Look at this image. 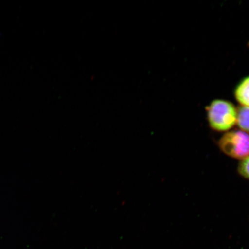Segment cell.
Masks as SVG:
<instances>
[{"label": "cell", "mask_w": 249, "mask_h": 249, "mask_svg": "<svg viewBox=\"0 0 249 249\" xmlns=\"http://www.w3.org/2000/svg\"><path fill=\"white\" fill-rule=\"evenodd\" d=\"M239 171L242 176L249 179V156L242 160L239 165Z\"/></svg>", "instance_id": "cell-5"}, {"label": "cell", "mask_w": 249, "mask_h": 249, "mask_svg": "<svg viewBox=\"0 0 249 249\" xmlns=\"http://www.w3.org/2000/svg\"><path fill=\"white\" fill-rule=\"evenodd\" d=\"M235 97L241 106L249 107V76L244 78L236 86Z\"/></svg>", "instance_id": "cell-3"}, {"label": "cell", "mask_w": 249, "mask_h": 249, "mask_svg": "<svg viewBox=\"0 0 249 249\" xmlns=\"http://www.w3.org/2000/svg\"><path fill=\"white\" fill-rule=\"evenodd\" d=\"M207 112L210 125L217 131H226L236 123V108L229 101L216 99L208 106Z\"/></svg>", "instance_id": "cell-1"}, {"label": "cell", "mask_w": 249, "mask_h": 249, "mask_svg": "<svg viewBox=\"0 0 249 249\" xmlns=\"http://www.w3.org/2000/svg\"><path fill=\"white\" fill-rule=\"evenodd\" d=\"M236 124L241 129L249 132V107L241 106L236 109Z\"/></svg>", "instance_id": "cell-4"}, {"label": "cell", "mask_w": 249, "mask_h": 249, "mask_svg": "<svg viewBox=\"0 0 249 249\" xmlns=\"http://www.w3.org/2000/svg\"><path fill=\"white\" fill-rule=\"evenodd\" d=\"M219 145L230 157L244 160L249 156V135L241 130H233L221 138Z\"/></svg>", "instance_id": "cell-2"}]
</instances>
